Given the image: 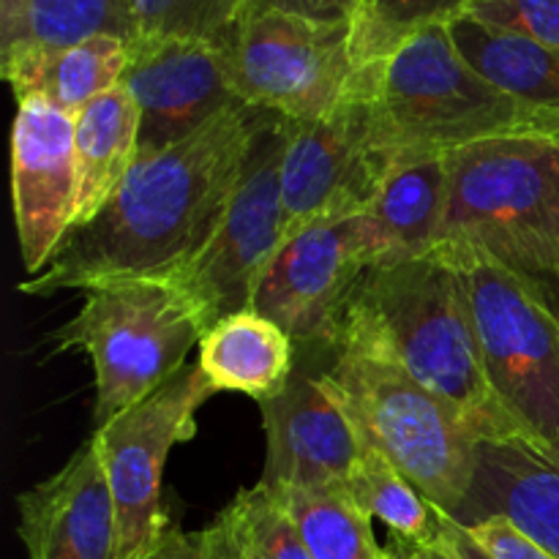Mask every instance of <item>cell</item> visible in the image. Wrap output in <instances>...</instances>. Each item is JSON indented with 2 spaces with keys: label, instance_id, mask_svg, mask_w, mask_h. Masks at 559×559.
Returning a JSON list of instances; mask_svg holds the SVG:
<instances>
[{
  "label": "cell",
  "instance_id": "1f68e13d",
  "mask_svg": "<svg viewBox=\"0 0 559 559\" xmlns=\"http://www.w3.org/2000/svg\"><path fill=\"white\" fill-rule=\"evenodd\" d=\"M27 0H0V55L9 52L22 36Z\"/></svg>",
  "mask_w": 559,
  "mask_h": 559
},
{
  "label": "cell",
  "instance_id": "2e32d148",
  "mask_svg": "<svg viewBox=\"0 0 559 559\" xmlns=\"http://www.w3.org/2000/svg\"><path fill=\"white\" fill-rule=\"evenodd\" d=\"M16 506L31 559H118L115 500L93 437Z\"/></svg>",
  "mask_w": 559,
  "mask_h": 559
},
{
  "label": "cell",
  "instance_id": "f1b7e54d",
  "mask_svg": "<svg viewBox=\"0 0 559 559\" xmlns=\"http://www.w3.org/2000/svg\"><path fill=\"white\" fill-rule=\"evenodd\" d=\"M462 530L484 549V555L489 559H557L551 551H546L530 535H524L522 530H516L500 516L484 519V522Z\"/></svg>",
  "mask_w": 559,
  "mask_h": 559
},
{
  "label": "cell",
  "instance_id": "d6986e66",
  "mask_svg": "<svg viewBox=\"0 0 559 559\" xmlns=\"http://www.w3.org/2000/svg\"><path fill=\"white\" fill-rule=\"evenodd\" d=\"M298 347L271 317L254 309L218 320L200 342V366L216 391L243 393L257 404L293 380Z\"/></svg>",
  "mask_w": 559,
  "mask_h": 559
},
{
  "label": "cell",
  "instance_id": "e575fe53",
  "mask_svg": "<svg viewBox=\"0 0 559 559\" xmlns=\"http://www.w3.org/2000/svg\"><path fill=\"white\" fill-rule=\"evenodd\" d=\"M391 559H407V549H404V546H399V544H393L391 546Z\"/></svg>",
  "mask_w": 559,
  "mask_h": 559
},
{
  "label": "cell",
  "instance_id": "5bb4252c",
  "mask_svg": "<svg viewBox=\"0 0 559 559\" xmlns=\"http://www.w3.org/2000/svg\"><path fill=\"white\" fill-rule=\"evenodd\" d=\"M123 85L140 107V153L156 156L238 107L227 47L197 38H136Z\"/></svg>",
  "mask_w": 559,
  "mask_h": 559
},
{
  "label": "cell",
  "instance_id": "9a60e30c",
  "mask_svg": "<svg viewBox=\"0 0 559 559\" xmlns=\"http://www.w3.org/2000/svg\"><path fill=\"white\" fill-rule=\"evenodd\" d=\"M11 202L27 276L41 271L74 224V115L44 96L16 102L11 129Z\"/></svg>",
  "mask_w": 559,
  "mask_h": 559
},
{
  "label": "cell",
  "instance_id": "7a4b0ae2",
  "mask_svg": "<svg viewBox=\"0 0 559 559\" xmlns=\"http://www.w3.org/2000/svg\"><path fill=\"white\" fill-rule=\"evenodd\" d=\"M331 349H358L396 364L456 409L478 442L530 448L491 391L467 295L437 249L371 265L344 306Z\"/></svg>",
  "mask_w": 559,
  "mask_h": 559
},
{
  "label": "cell",
  "instance_id": "9c48e42d",
  "mask_svg": "<svg viewBox=\"0 0 559 559\" xmlns=\"http://www.w3.org/2000/svg\"><path fill=\"white\" fill-rule=\"evenodd\" d=\"M396 153L377 118L369 74L333 112L289 120L282 162L284 240L311 224L364 213Z\"/></svg>",
  "mask_w": 559,
  "mask_h": 559
},
{
  "label": "cell",
  "instance_id": "6da1fadb",
  "mask_svg": "<svg viewBox=\"0 0 559 559\" xmlns=\"http://www.w3.org/2000/svg\"><path fill=\"white\" fill-rule=\"evenodd\" d=\"M265 109L238 104L194 136L142 156L112 200L69 229L20 293L47 295L126 278H175L218 233Z\"/></svg>",
  "mask_w": 559,
  "mask_h": 559
},
{
  "label": "cell",
  "instance_id": "836d02e7",
  "mask_svg": "<svg viewBox=\"0 0 559 559\" xmlns=\"http://www.w3.org/2000/svg\"><path fill=\"white\" fill-rule=\"evenodd\" d=\"M445 527H448V533H451L453 544H456L459 551H462V555H464V559H489V557L484 555V549H480V546L475 544V540L469 538V535L464 533V530L459 527V524H453L451 519H445Z\"/></svg>",
  "mask_w": 559,
  "mask_h": 559
},
{
  "label": "cell",
  "instance_id": "83f0119b",
  "mask_svg": "<svg viewBox=\"0 0 559 559\" xmlns=\"http://www.w3.org/2000/svg\"><path fill=\"white\" fill-rule=\"evenodd\" d=\"M464 16L559 49V0H473Z\"/></svg>",
  "mask_w": 559,
  "mask_h": 559
},
{
  "label": "cell",
  "instance_id": "4fadbf2b",
  "mask_svg": "<svg viewBox=\"0 0 559 559\" xmlns=\"http://www.w3.org/2000/svg\"><path fill=\"white\" fill-rule=\"evenodd\" d=\"M333 349H298L293 380L278 396L260 404L265 426V469L260 484L276 491L347 489L364 440L344 413L322 369Z\"/></svg>",
  "mask_w": 559,
  "mask_h": 559
},
{
  "label": "cell",
  "instance_id": "cb8c5ba5",
  "mask_svg": "<svg viewBox=\"0 0 559 559\" xmlns=\"http://www.w3.org/2000/svg\"><path fill=\"white\" fill-rule=\"evenodd\" d=\"M93 36L134 41L129 0H27L20 41L0 55V66L66 49Z\"/></svg>",
  "mask_w": 559,
  "mask_h": 559
},
{
  "label": "cell",
  "instance_id": "8d00e7d4",
  "mask_svg": "<svg viewBox=\"0 0 559 559\" xmlns=\"http://www.w3.org/2000/svg\"><path fill=\"white\" fill-rule=\"evenodd\" d=\"M557 136H559V134H557Z\"/></svg>",
  "mask_w": 559,
  "mask_h": 559
},
{
  "label": "cell",
  "instance_id": "603a6c76",
  "mask_svg": "<svg viewBox=\"0 0 559 559\" xmlns=\"http://www.w3.org/2000/svg\"><path fill=\"white\" fill-rule=\"evenodd\" d=\"M347 495L366 516L385 524L393 544L404 549L429 544L442 533V513L374 448H364L347 480Z\"/></svg>",
  "mask_w": 559,
  "mask_h": 559
},
{
  "label": "cell",
  "instance_id": "7402d4cb",
  "mask_svg": "<svg viewBox=\"0 0 559 559\" xmlns=\"http://www.w3.org/2000/svg\"><path fill=\"white\" fill-rule=\"evenodd\" d=\"M207 559H311L282 491L257 484L202 530Z\"/></svg>",
  "mask_w": 559,
  "mask_h": 559
},
{
  "label": "cell",
  "instance_id": "d4e9b609",
  "mask_svg": "<svg viewBox=\"0 0 559 559\" xmlns=\"http://www.w3.org/2000/svg\"><path fill=\"white\" fill-rule=\"evenodd\" d=\"M311 559H391L347 489L282 491Z\"/></svg>",
  "mask_w": 559,
  "mask_h": 559
},
{
  "label": "cell",
  "instance_id": "ffe728a7",
  "mask_svg": "<svg viewBox=\"0 0 559 559\" xmlns=\"http://www.w3.org/2000/svg\"><path fill=\"white\" fill-rule=\"evenodd\" d=\"M140 153V107L120 82L74 115L76 207L71 229L87 224L109 200Z\"/></svg>",
  "mask_w": 559,
  "mask_h": 559
},
{
  "label": "cell",
  "instance_id": "4dcf8cb0",
  "mask_svg": "<svg viewBox=\"0 0 559 559\" xmlns=\"http://www.w3.org/2000/svg\"><path fill=\"white\" fill-rule=\"evenodd\" d=\"M142 559H207L200 533L169 527L156 546Z\"/></svg>",
  "mask_w": 559,
  "mask_h": 559
},
{
  "label": "cell",
  "instance_id": "30bf717a",
  "mask_svg": "<svg viewBox=\"0 0 559 559\" xmlns=\"http://www.w3.org/2000/svg\"><path fill=\"white\" fill-rule=\"evenodd\" d=\"M213 393L202 366H186L93 435L115 500L118 559H142L173 527L162 502L164 464L175 445L197 435V413Z\"/></svg>",
  "mask_w": 559,
  "mask_h": 559
},
{
  "label": "cell",
  "instance_id": "d590c367",
  "mask_svg": "<svg viewBox=\"0 0 559 559\" xmlns=\"http://www.w3.org/2000/svg\"><path fill=\"white\" fill-rule=\"evenodd\" d=\"M360 3H364V0H358V5H360Z\"/></svg>",
  "mask_w": 559,
  "mask_h": 559
},
{
  "label": "cell",
  "instance_id": "8992f818",
  "mask_svg": "<svg viewBox=\"0 0 559 559\" xmlns=\"http://www.w3.org/2000/svg\"><path fill=\"white\" fill-rule=\"evenodd\" d=\"M82 293L80 311L52 333V344L55 353L91 358L98 429L178 377L207 328L167 278H126Z\"/></svg>",
  "mask_w": 559,
  "mask_h": 559
},
{
  "label": "cell",
  "instance_id": "d6a6232c",
  "mask_svg": "<svg viewBox=\"0 0 559 559\" xmlns=\"http://www.w3.org/2000/svg\"><path fill=\"white\" fill-rule=\"evenodd\" d=\"M407 559H464L459 546L453 544L451 533L445 527V519H442V533L437 535L429 544H420L415 549H407Z\"/></svg>",
  "mask_w": 559,
  "mask_h": 559
},
{
  "label": "cell",
  "instance_id": "7c38bea8",
  "mask_svg": "<svg viewBox=\"0 0 559 559\" xmlns=\"http://www.w3.org/2000/svg\"><path fill=\"white\" fill-rule=\"evenodd\" d=\"M371 265L377 251L360 213L311 224L267 262L251 309L278 322L298 349H331L344 306Z\"/></svg>",
  "mask_w": 559,
  "mask_h": 559
},
{
  "label": "cell",
  "instance_id": "52a82bcc",
  "mask_svg": "<svg viewBox=\"0 0 559 559\" xmlns=\"http://www.w3.org/2000/svg\"><path fill=\"white\" fill-rule=\"evenodd\" d=\"M377 118L393 147L453 153L491 136L544 131V120L464 60L448 25L409 38L369 69Z\"/></svg>",
  "mask_w": 559,
  "mask_h": 559
},
{
  "label": "cell",
  "instance_id": "4316f807",
  "mask_svg": "<svg viewBox=\"0 0 559 559\" xmlns=\"http://www.w3.org/2000/svg\"><path fill=\"white\" fill-rule=\"evenodd\" d=\"M136 38H197L227 44L240 20V0H129Z\"/></svg>",
  "mask_w": 559,
  "mask_h": 559
},
{
  "label": "cell",
  "instance_id": "5b68a950",
  "mask_svg": "<svg viewBox=\"0 0 559 559\" xmlns=\"http://www.w3.org/2000/svg\"><path fill=\"white\" fill-rule=\"evenodd\" d=\"M322 382L380 451L437 511L453 519L473 486L478 440L440 396L391 360L333 349Z\"/></svg>",
  "mask_w": 559,
  "mask_h": 559
},
{
  "label": "cell",
  "instance_id": "ba28073f",
  "mask_svg": "<svg viewBox=\"0 0 559 559\" xmlns=\"http://www.w3.org/2000/svg\"><path fill=\"white\" fill-rule=\"evenodd\" d=\"M224 47L240 102L287 120L322 118L360 85L353 20L262 11L240 16Z\"/></svg>",
  "mask_w": 559,
  "mask_h": 559
},
{
  "label": "cell",
  "instance_id": "3957f363",
  "mask_svg": "<svg viewBox=\"0 0 559 559\" xmlns=\"http://www.w3.org/2000/svg\"><path fill=\"white\" fill-rule=\"evenodd\" d=\"M440 243L559 278V136L519 131L453 151Z\"/></svg>",
  "mask_w": 559,
  "mask_h": 559
},
{
  "label": "cell",
  "instance_id": "e0dca14e",
  "mask_svg": "<svg viewBox=\"0 0 559 559\" xmlns=\"http://www.w3.org/2000/svg\"><path fill=\"white\" fill-rule=\"evenodd\" d=\"M500 516L559 559V464L527 445L478 442L469 495L456 516L473 527Z\"/></svg>",
  "mask_w": 559,
  "mask_h": 559
},
{
  "label": "cell",
  "instance_id": "8fae6325",
  "mask_svg": "<svg viewBox=\"0 0 559 559\" xmlns=\"http://www.w3.org/2000/svg\"><path fill=\"white\" fill-rule=\"evenodd\" d=\"M289 120L267 112L224 222L207 249L169 282L191 300L211 331L218 320L251 309L267 262L284 243L282 162Z\"/></svg>",
  "mask_w": 559,
  "mask_h": 559
},
{
  "label": "cell",
  "instance_id": "484cf974",
  "mask_svg": "<svg viewBox=\"0 0 559 559\" xmlns=\"http://www.w3.org/2000/svg\"><path fill=\"white\" fill-rule=\"evenodd\" d=\"M473 0H364L353 16V55L358 71L385 63L402 44L464 16Z\"/></svg>",
  "mask_w": 559,
  "mask_h": 559
},
{
  "label": "cell",
  "instance_id": "44dd1931",
  "mask_svg": "<svg viewBox=\"0 0 559 559\" xmlns=\"http://www.w3.org/2000/svg\"><path fill=\"white\" fill-rule=\"evenodd\" d=\"M129 66V41L118 36H93L47 55L11 60L0 66L3 80L16 102L44 96L63 112L76 115L82 107L123 82Z\"/></svg>",
  "mask_w": 559,
  "mask_h": 559
},
{
  "label": "cell",
  "instance_id": "f546056e",
  "mask_svg": "<svg viewBox=\"0 0 559 559\" xmlns=\"http://www.w3.org/2000/svg\"><path fill=\"white\" fill-rule=\"evenodd\" d=\"M262 11H284L309 20L342 22L353 20L358 0H240V16L262 14Z\"/></svg>",
  "mask_w": 559,
  "mask_h": 559
},
{
  "label": "cell",
  "instance_id": "ac0fdd59",
  "mask_svg": "<svg viewBox=\"0 0 559 559\" xmlns=\"http://www.w3.org/2000/svg\"><path fill=\"white\" fill-rule=\"evenodd\" d=\"M448 156L399 147L364 216L377 262L415 260L440 246L448 207Z\"/></svg>",
  "mask_w": 559,
  "mask_h": 559
},
{
  "label": "cell",
  "instance_id": "277c9868",
  "mask_svg": "<svg viewBox=\"0 0 559 559\" xmlns=\"http://www.w3.org/2000/svg\"><path fill=\"white\" fill-rule=\"evenodd\" d=\"M462 282L486 377L530 448L559 464V306L540 276L459 243L437 246Z\"/></svg>",
  "mask_w": 559,
  "mask_h": 559
}]
</instances>
